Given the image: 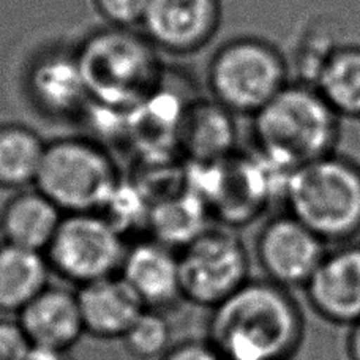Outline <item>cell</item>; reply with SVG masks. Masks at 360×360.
<instances>
[{
    "mask_svg": "<svg viewBox=\"0 0 360 360\" xmlns=\"http://www.w3.org/2000/svg\"><path fill=\"white\" fill-rule=\"evenodd\" d=\"M305 335V319L289 289L250 280L212 310L209 342L226 360H291Z\"/></svg>",
    "mask_w": 360,
    "mask_h": 360,
    "instance_id": "cell-1",
    "label": "cell"
},
{
    "mask_svg": "<svg viewBox=\"0 0 360 360\" xmlns=\"http://www.w3.org/2000/svg\"><path fill=\"white\" fill-rule=\"evenodd\" d=\"M253 117L258 152L286 171L330 155L340 138L342 117L308 82H288Z\"/></svg>",
    "mask_w": 360,
    "mask_h": 360,
    "instance_id": "cell-2",
    "label": "cell"
},
{
    "mask_svg": "<svg viewBox=\"0 0 360 360\" xmlns=\"http://www.w3.org/2000/svg\"><path fill=\"white\" fill-rule=\"evenodd\" d=\"M90 101L130 111L163 84L157 46L122 27L95 32L76 51Z\"/></svg>",
    "mask_w": 360,
    "mask_h": 360,
    "instance_id": "cell-3",
    "label": "cell"
},
{
    "mask_svg": "<svg viewBox=\"0 0 360 360\" xmlns=\"http://www.w3.org/2000/svg\"><path fill=\"white\" fill-rule=\"evenodd\" d=\"M286 212L326 243H345L360 234V166L337 155L295 168L283 193Z\"/></svg>",
    "mask_w": 360,
    "mask_h": 360,
    "instance_id": "cell-4",
    "label": "cell"
},
{
    "mask_svg": "<svg viewBox=\"0 0 360 360\" xmlns=\"http://www.w3.org/2000/svg\"><path fill=\"white\" fill-rule=\"evenodd\" d=\"M120 184L105 147L90 139H57L44 149L35 188L63 214L101 212Z\"/></svg>",
    "mask_w": 360,
    "mask_h": 360,
    "instance_id": "cell-5",
    "label": "cell"
},
{
    "mask_svg": "<svg viewBox=\"0 0 360 360\" xmlns=\"http://www.w3.org/2000/svg\"><path fill=\"white\" fill-rule=\"evenodd\" d=\"M288 67L272 44L256 38L229 41L214 56L209 87L231 112L256 114L288 84Z\"/></svg>",
    "mask_w": 360,
    "mask_h": 360,
    "instance_id": "cell-6",
    "label": "cell"
},
{
    "mask_svg": "<svg viewBox=\"0 0 360 360\" xmlns=\"http://www.w3.org/2000/svg\"><path fill=\"white\" fill-rule=\"evenodd\" d=\"M127 245L124 234L100 212L65 214L46 250L49 267L79 288L119 275Z\"/></svg>",
    "mask_w": 360,
    "mask_h": 360,
    "instance_id": "cell-7",
    "label": "cell"
},
{
    "mask_svg": "<svg viewBox=\"0 0 360 360\" xmlns=\"http://www.w3.org/2000/svg\"><path fill=\"white\" fill-rule=\"evenodd\" d=\"M182 299L214 310L250 281L243 242L224 229H207L179 250Z\"/></svg>",
    "mask_w": 360,
    "mask_h": 360,
    "instance_id": "cell-8",
    "label": "cell"
},
{
    "mask_svg": "<svg viewBox=\"0 0 360 360\" xmlns=\"http://www.w3.org/2000/svg\"><path fill=\"white\" fill-rule=\"evenodd\" d=\"M326 253L327 243L288 212L269 220L256 240L266 280L289 291L305 288Z\"/></svg>",
    "mask_w": 360,
    "mask_h": 360,
    "instance_id": "cell-9",
    "label": "cell"
},
{
    "mask_svg": "<svg viewBox=\"0 0 360 360\" xmlns=\"http://www.w3.org/2000/svg\"><path fill=\"white\" fill-rule=\"evenodd\" d=\"M304 291L311 310L327 323L351 327L360 321V242L327 250Z\"/></svg>",
    "mask_w": 360,
    "mask_h": 360,
    "instance_id": "cell-10",
    "label": "cell"
},
{
    "mask_svg": "<svg viewBox=\"0 0 360 360\" xmlns=\"http://www.w3.org/2000/svg\"><path fill=\"white\" fill-rule=\"evenodd\" d=\"M220 11V0H150L143 25L157 48L191 53L214 37Z\"/></svg>",
    "mask_w": 360,
    "mask_h": 360,
    "instance_id": "cell-11",
    "label": "cell"
},
{
    "mask_svg": "<svg viewBox=\"0 0 360 360\" xmlns=\"http://www.w3.org/2000/svg\"><path fill=\"white\" fill-rule=\"evenodd\" d=\"M29 98L49 117H79L90 103L76 53L49 51L27 72Z\"/></svg>",
    "mask_w": 360,
    "mask_h": 360,
    "instance_id": "cell-12",
    "label": "cell"
},
{
    "mask_svg": "<svg viewBox=\"0 0 360 360\" xmlns=\"http://www.w3.org/2000/svg\"><path fill=\"white\" fill-rule=\"evenodd\" d=\"M119 275L146 308L160 311L182 299L179 253L155 239L141 240L128 248Z\"/></svg>",
    "mask_w": 360,
    "mask_h": 360,
    "instance_id": "cell-13",
    "label": "cell"
},
{
    "mask_svg": "<svg viewBox=\"0 0 360 360\" xmlns=\"http://www.w3.org/2000/svg\"><path fill=\"white\" fill-rule=\"evenodd\" d=\"M76 295L86 333L100 340H122L146 310L143 300L120 275L81 286Z\"/></svg>",
    "mask_w": 360,
    "mask_h": 360,
    "instance_id": "cell-14",
    "label": "cell"
},
{
    "mask_svg": "<svg viewBox=\"0 0 360 360\" xmlns=\"http://www.w3.org/2000/svg\"><path fill=\"white\" fill-rule=\"evenodd\" d=\"M19 324L32 345L72 349L86 333L78 295L48 286L18 313Z\"/></svg>",
    "mask_w": 360,
    "mask_h": 360,
    "instance_id": "cell-15",
    "label": "cell"
},
{
    "mask_svg": "<svg viewBox=\"0 0 360 360\" xmlns=\"http://www.w3.org/2000/svg\"><path fill=\"white\" fill-rule=\"evenodd\" d=\"M236 125L233 112L214 101H196L186 109L179 149L196 165H210L233 155Z\"/></svg>",
    "mask_w": 360,
    "mask_h": 360,
    "instance_id": "cell-16",
    "label": "cell"
},
{
    "mask_svg": "<svg viewBox=\"0 0 360 360\" xmlns=\"http://www.w3.org/2000/svg\"><path fill=\"white\" fill-rule=\"evenodd\" d=\"M63 215L41 191H22L5 204L0 215V233L6 243L46 253Z\"/></svg>",
    "mask_w": 360,
    "mask_h": 360,
    "instance_id": "cell-17",
    "label": "cell"
},
{
    "mask_svg": "<svg viewBox=\"0 0 360 360\" xmlns=\"http://www.w3.org/2000/svg\"><path fill=\"white\" fill-rule=\"evenodd\" d=\"M44 253L22 247L0 245V313H19L49 286Z\"/></svg>",
    "mask_w": 360,
    "mask_h": 360,
    "instance_id": "cell-18",
    "label": "cell"
},
{
    "mask_svg": "<svg viewBox=\"0 0 360 360\" xmlns=\"http://www.w3.org/2000/svg\"><path fill=\"white\" fill-rule=\"evenodd\" d=\"M313 86L340 117L360 119V46L332 48Z\"/></svg>",
    "mask_w": 360,
    "mask_h": 360,
    "instance_id": "cell-19",
    "label": "cell"
},
{
    "mask_svg": "<svg viewBox=\"0 0 360 360\" xmlns=\"http://www.w3.org/2000/svg\"><path fill=\"white\" fill-rule=\"evenodd\" d=\"M46 144L21 125L0 127V186L19 190L35 185Z\"/></svg>",
    "mask_w": 360,
    "mask_h": 360,
    "instance_id": "cell-20",
    "label": "cell"
},
{
    "mask_svg": "<svg viewBox=\"0 0 360 360\" xmlns=\"http://www.w3.org/2000/svg\"><path fill=\"white\" fill-rule=\"evenodd\" d=\"M207 214V205L195 193L166 199L149 214V226L155 236L153 239L172 250H182L207 231L204 228Z\"/></svg>",
    "mask_w": 360,
    "mask_h": 360,
    "instance_id": "cell-21",
    "label": "cell"
},
{
    "mask_svg": "<svg viewBox=\"0 0 360 360\" xmlns=\"http://www.w3.org/2000/svg\"><path fill=\"white\" fill-rule=\"evenodd\" d=\"M122 342L133 357L143 360L160 359L171 348V327L158 310L146 308Z\"/></svg>",
    "mask_w": 360,
    "mask_h": 360,
    "instance_id": "cell-22",
    "label": "cell"
},
{
    "mask_svg": "<svg viewBox=\"0 0 360 360\" xmlns=\"http://www.w3.org/2000/svg\"><path fill=\"white\" fill-rule=\"evenodd\" d=\"M150 0H95L96 10L112 27L128 29L143 24Z\"/></svg>",
    "mask_w": 360,
    "mask_h": 360,
    "instance_id": "cell-23",
    "label": "cell"
},
{
    "mask_svg": "<svg viewBox=\"0 0 360 360\" xmlns=\"http://www.w3.org/2000/svg\"><path fill=\"white\" fill-rule=\"evenodd\" d=\"M30 346L19 321L0 318V360H25Z\"/></svg>",
    "mask_w": 360,
    "mask_h": 360,
    "instance_id": "cell-24",
    "label": "cell"
},
{
    "mask_svg": "<svg viewBox=\"0 0 360 360\" xmlns=\"http://www.w3.org/2000/svg\"><path fill=\"white\" fill-rule=\"evenodd\" d=\"M158 360H226L209 340H186L165 352Z\"/></svg>",
    "mask_w": 360,
    "mask_h": 360,
    "instance_id": "cell-25",
    "label": "cell"
},
{
    "mask_svg": "<svg viewBox=\"0 0 360 360\" xmlns=\"http://www.w3.org/2000/svg\"><path fill=\"white\" fill-rule=\"evenodd\" d=\"M70 351L72 349H60V348H51V346L32 345L25 360H73L72 352Z\"/></svg>",
    "mask_w": 360,
    "mask_h": 360,
    "instance_id": "cell-26",
    "label": "cell"
},
{
    "mask_svg": "<svg viewBox=\"0 0 360 360\" xmlns=\"http://www.w3.org/2000/svg\"><path fill=\"white\" fill-rule=\"evenodd\" d=\"M346 352H348L349 360H360V321L349 327Z\"/></svg>",
    "mask_w": 360,
    "mask_h": 360,
    "instance_id": "cell-27",
    "label": "cell"
}]
</instances>
